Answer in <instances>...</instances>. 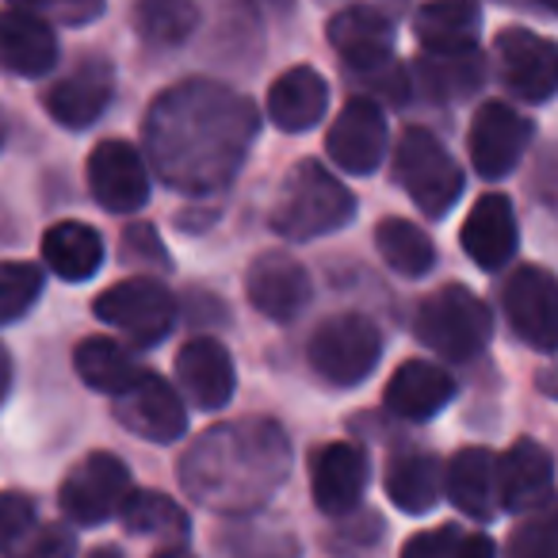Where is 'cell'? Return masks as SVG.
<instances>
[{
	"label": "cell",
	"mask_w": 558,
	"mask_h": 558,
	"mask_svg": "<svg viewBox=\"0 0 558 558\" xmlns=\"http://www.w3.org/2000/svg\"><path fill=\"white\" fill-rule=\"evenodd\" d=\"M356 215V195L318 161H299L283 177L271 207V230L283 241H314L337 233Z\"/></svg>",
	"instance_id": "3957f363"
},
{
	"label": "cell",
	"mask_w": 558,
	"mask_h": 558,
	"mask_svg": "<svg viewBox=\"0 0 558 558\" xmlns=\"http://www.w3.org/2000/svg\"><path fill=\"white\" fill-rule=\"evenodd\" d=\"M256 131L260 116L248 96L218 81H180L149 104L142 138L172 192L207 195L238 177Z\"/></svg>",
	"instance_id": "6da1fadb"
},
{
	"label": "cell",
	"mask_w": 558,
	"mask_h": 558,
	"mask_svg": "<svg viewBox=\"0 0 558 558\" xmlns=\"http://www.w3.org/2000/svg\"><path fill=\"white\" fill-rule=\"evenodd\" d=\"M329 47L341 54L344 70L379 81L395 65V27L372 4H349L329 20Z\"/></svg>",
	"instance_id": "8fae6325"
},
{
	"label": "cell",
	"mask_w": 558,
	"mask_h": 558,
	"mask_svg": "<svg viewBox=\"0 0 558 558\" xmlns=\"http://www.w3.org/2000/svg\"><path fill=\"white\" fill-rule=\"evenodd\" d=\"M4 138H9V119H4V111H0V149H4Z\"/></svg>",
	"instance_id": "bcb514c9"
},
{
	"label": "cell",
	"mask_w": 558,
	"mask_h": 558,
	"mask_svg": "<svg viewBox=\"0 0 558 558\" xmlns=\"http://www.w3.org/2000/svg\"><path fill=\"white\" fill-rule=\"evenodd\" d=\"M326 104L329 85L311 65H291L268 88V119L288 134H303L311 126H318V119L326 116Z\"/></svg>",
	"instance_id": "603a6c76"
},
{
	"label": "cell",
	"mask_w": 558,
	"mask_h": 558,
	"mask_svg": "<svg viewBox=\"0 0 558 558\" xmlns=\"http://www.w3.org/2000/svg\"><path fill=\"white\" fill-rule=\"evenodd\" d=\"M77 535L65 524H35L4 558H73Z\"/></svg>",
	"instance_id": "d590c367"
},
{
	"label": "cell",
	"mask_w": 558,
	"mask_h": 558,
	"mask_svg": "<svg viewBox=\"0 0 558 558\" xmlns=\"http://www.w3.org/2000/svg\"><path fill=\"white\" fill-rule=\"evenodd\" d=\"M96 318L104 326L119 329L131 337L138 349H154L169 337L172 322H177V299L169 295L161 279L154 276H131L119 279L96 299Z\"/></svg>",
	"instance_id": "52a82bcc"
},
{
	"label": "cell",
	"mask_w": 558,
	"mask_h": 558,
	"mask_svg": "<svg viewBox=\"0 0 558 558\" xmlns=\"http://www.w3.org/2000/svg\"><path fill=\"white\" fill-rule=\"evenodd\" d=\"M177 379L184 387V395L195 402V410L207 413L226 410L233 398V387H238L230 352L215 337H195L177 352Z\"/></svg>",
	"instance_id": "d6986e66"
},
{
	"label": "cell",
	"mask_w": 558,
	"mask_h": 558,
	"mask_svg": "<svg viewBox=\"0 0 558 558\" xmlns=\"http://www.w3.org/2000/svg\"><path fill=\"white\" fill-rule=\"evenodd\" d=\"M395 180L428 218H444L463 195V169L425 126H405L395 149Z\"/></svg>",
	"instance_id": "5b68a950"
},
{
	"label": "cell",
	"mask_w": 558,
	"mask_h": 558,
	"mask_svg": "<svg viewBox=\"0 0 558 558\" xmlns=\"http://www.w3.org/2000/svg\"><path fill=\"white\" fill-rule=\"evenodd\" d=\"M154 558H195V555L187 547H165V550H157Z\"/></svg>",
	"instance_id": "7bdbcfd3"
},
{
	"label": "cell",
	"mask_w": 558,
	"mask_h": 558,
	"mask_svg": "<svg viewBox=\"0 0 558 558\" xmlns=\"http://www.w3.org/2000/svg\"><path fill=\"white\" fill-rule=\"evenodd\" d=\"M126 532L134 535H172V539H184L187 517L172 497L154 494V489H131V497L119 509Z\"/></svg>",
	"instance_id": "d6a6232c"
},
{
	"label": "cell",
	"mask_w": 558,
	"mask_h": 558,
	"mask_svg": "<svg viewBox=\"0 0 558 558\" xmlns=\"http://www.w3.org/2000/svg\"><path fill=\"white\" fill-rule=\"evenodd\" d=\"M58 65V35L32 12H0V70L16 77H43Z\"/></svg>",
	"instance_id": "7402d4cb"
},
{
	"label": "cell",
	"mask_w": 558,
	"mask_h": 558,
	"mask_svg": "<svg viewBox=\"0 0 558 558\" xmlns=\"http://www.w3.org/2000/svg\"><path fill=\"white\" fill-rule=\"evenodd\" d=\"M459 543H463V532H459L456 524H440V527H433V532L413 535L402 547V558H456Z\"/></svg>",
	"instance_id": "f35d334b"
},
{
	"label": "cell",
	"mask_w": 558,
	"mask_h": 558,
	"mask_svg": "<svg viewBox=\"0 0 558 558\" xmlns=\"http://www.w3.org/2000/svg\"><path fill=\"white\" fill-rule=\"evenodd\" d=\"M482 12L474 0H428L413 16V35L425 54H451L474 47Z\"/></svg>",
	"instance_id": "484cf974"
},
{
	"label": "cell",
	"mask_w": 558,
	"mask_h": 558,
	"mask_svg": "<svg viewBox=\"0 0 558 558\" xmlns=\"http://www.w3.org/2000/svg\"><path fill=\"white\" fill-rule=\"evenodd\" d=\"M88 192L111 215H134L149 199V172L142 154L123 138H108L88 157Z\"/></svg>",
	"instance_id": "4fadbf2b"
},
{
	"label": "cell",
	"mask_w": 558,
	"mask_h": 558,
	"mask_svg": "<svg viewBox=\"0 0 558 558\" xmlns=\"http://www.w3.org/2000/svg\"><path fill=\"white\" fill-rule=\"evenodd\" d=\"M245 295L256 314L271 322H291L311 303V276L295 256L271 248V253H260L248 264Z\"/></svg>",
	"instance_id": "9a60e30c"
},
{
	"label": "cell",
	"mask_w": 558,
	"mask_h": 558,
	"mask_svg": "<svg viewBox=\"0 0 558 558\" xmlns=\"http://www.w3.org/2000/svg\"><path fill=\"white\" fill-rule=\"evenodd\" d=\"M456 395V383L440 364L405 360L387 383V410L402 421H428Z\"/></svg>",
	"instance_id": "cb8c5ba5"
},
{
	"label": "cell",
	"mask_w": 558,
	"mask_h": 558,
	"mask_svg": "<svg viewBox=\"0 0 558 558\" xmlns=\"http://www.w3.org/2000/svg\"><path fill=\"white\" fill-rule=\"evenodd\" d=\"M527 142H532V123L501 100L482 104L471 123V134H466L471 165H474V172L486 180L509 177L520 157H524Z\"/></svg>",
	"instance_id": "5bb4252c"
},
{
	"label": "cell",
	"mask_w": 558,
	"mask_h": 558,
	"mask_svg": "<svg viewBox=\"0 0 558 558\" xmlns=\"http://www.w3.org/2000/svg\"><path fill=\"white\" fill-rule=\"evenodd\" d=\"M256 4H264V9H276V12L291 9V0H256Z\"/></svg>",
	"instance_id": "ee69618b"
},
{
	"label": "cell",
	"mask_w": 558,
	"mask_h": 558,
	"mask_svg": "<svg viewBox=\"0 0 558 558\" xmlns=\"http://www.w3.org/2000/svg\"><path fill=\"white\" fill-rule=\"evenodd\" d=\"M20 12H32L39 20H58V24H88L104 12V0H12Z\"/></svg>",
	"instance_id": "74e56055"
},
{
	"label": "cell",
	"mask_w": 558,
	"mask_h": 558,
	"mask_svg": "<svg viewBox=\"0 0 558 558\" xmlns=\"http://www.w3.org/2000/svg\"><path fill=\"white\" fill-rule=\"evenodd\" d=\"M73 367H77L81 383L100 395H123L134 379L142 375V367L134 364V356L111 337H85V341L73 349Z\"/></svg>",
	"instance_id": "f1b7e54d"
},
{
	"label": "cell",
	"mask_w": 558,
	"mask_h": 558,
	"mask_svg": "<svg viewBox=\"0 0 558 558\" xmlns=\"http://www.w3.org/2000/svg\"><path fill=\"white\" fill-rule=\"evenodd\" d=\"M501 85L517 100L543 104L558 93V43L527 32V27H505L494 39Z\"/></svg>",
	"instance_id": "30bf717a"
},
{
	"label": "cell",
	"mask_w": 558,
	"mask_h": 558,
	"mask_svg": "<svg viewBox=\"0 0 558 558\" xmlns=\"http://www.w3.org/2000/svg\"><path fill=\"white\" fill-rule=\"evenodd\" d=\"M88 558H123V555H119L116 547H100V550H93Z\"/></svg>",
	"instance_id": "f6af8a7d"
},
{
	"label": "cell",
	"mask_w": 558,
	"mask_h": 558,
	"mask_svg": "<svg viewBox=\"0 0 558 558\" xmlns=\"http://www.w3.org/2000/svg\"><path fill=\"white\" fill-rule=\"evenodd\" d=\"M116 421L149 444H172L184 436L187 410L161 375L142 372L123 395H116Z\"/></svg>",
	"instance_id": "7c38bea8"
},
{
	"label": "cell",
	"mask_w": 558,
	"mask_h": 558,
	"mask_svg": "<svg viewBox=\"0 0 558 558\" xmlns=\"http://www.w3.org/2000/svg\"><path fill=\"white\" fill-rule=\"evenodd\" d=\"M555 482V463L535 440H517L497 459V501L509 512L539 509Z\"/></svg>",
	"instance_id": "44dd1931"
},
{
	"label": "cell",
	"mask_w": 558,
	"mask_h": 558,
	"mask_svg": "<svg viewBox=\"0 0 558 558\" xmlns=\"http://www.w3.org/2000/svg\"><path fill=\"white\" fill-rule=\"evenodd\" d=\"M131 489V471L123 459L108 456V451H93L65 474L58 501L73 524H104V520L119 517Z\"/></svg>",
	"instance_id": "9c48e42d"
},
{
	"label": "cell",
	"mask_w": 558,
	"mask_h": 558,
	"mask_svg": "<svg viewBox=\"0 0 558 558\" xmlns=\"http://www.w3.org/2000/svg\"><path fill=\"white\" fill-rule=\"evenodd\" d=\"M43 295V271L27 260L0 264V326L20 322Z\"/></svg>",
	"instance_id": "836d02e7"
},
{
	"label": "cell",
	"mask_w": 558,
	"mask_h": 558,
	"mask_svg": "<svg viewBox=\"0 0 558 558\" xmlns=\"http://www.w3.org/2000/svg\"><path fill=\"white\" fill-rule=\"evenodd\" d=\"M199 27L195 0H134V32L149 47H180Z\"/></svg>",
	"instance_id": "4dcf8cb0"
},
{
	"label": "cell",
	"mask_w": 558,
	"mask_h": 558,
	"mask_svg": "<svg viewBox=\"0 0 558 558\" xmlns=\"http://www.w3.org/2000/svg\"><path fill=\"white\" fill-rule=\"evenodd\" d=\"M456 558H497V547L489 535H463Z\"/></svg>",
	"instance_id": "ab89813d"
},
{
	"label": "cell",
	"mask_w": 558,
	"mask_h": 558,
	"mask_svg": "<svg viewBox=\"0 0 558 558\" xmlns=\"http://www.w3.org/2000/svg\"><path fill=\"white\" fill-rule=\"evenodd\" d=\"M444 494L451 497L459 512L474 520H494L501 512L497 501V456L486 448H463L456 451L444 466Z\"/></svg>",
	"instance_id": "d4e9b609"
},
{
	"label": "cell",
	"mask_w": 558,
	"mask_h": 558,
	"mask_svg": "<svg viewBox=\"0 0 558 558\" xmlns=\"http://www.w3.org/2000/svg\"><path fill=\"white\" fill-rule=\"evenodd\" d=\"M459 238H463V253L482 271H497L501 264H509L520 241L517 210H512L509 195H482L471 207V215H466Z\"/></svg>",
	"instance_id": "ffe728a7"
},
{
	"label": "cell",
	"mask_w": 558,
	"mask_h": 558,
	"mask_svg": "<svg viewBox=\"0 0 558 558\" xmlns=\"http://www.w3.org/2000/svg\"><path fill=\"white\" fill-rule=\"evenodd\" d=\"M111 93H116V73L100 58H85L73 73L47 88L43 104H47L50 119L65 131H85L108 111Z\"/></svg>",
	"instance_id": "ac0fdd59"
},
{
	"label": "cell",
	"mask_w": 558,
	"mask_h": 558,
	"mask_svg": "<svg viewBox=\"0 0 558 558\" xmlns=\"http://www.w3.org/2000/svg\"><path fill=\"white\" fill-rule=\"evenodd\" d=\"M43 260L65 283H85L104 264V238L88 222H54L43 233Z\"/></svg>",
	"instance_id": "4316f807"
},
{
	"label": "cell",
	"mask_w": 558,
	"mask_h": 558,
	"mask_svg": "<svg viewBox=\"0 0 558 558\" xmlns=\"http://www.w3.org/2000/svg\"><path fill=\"white\" fill-rule=\"evenodd\" d=\"M9 387H12V364H9V352L0 349V402H4Z\"/></svg>",
	"instance_id": "60d3db41"
},
{
	"label": "cell",
	"mask_w": 558,
	"mask_h": 558,
	"mask_svg": "<svg viewBox=\"0 0 558 558\" xmlns=\"http://www.w3.org/2000/svg\"><path fill=\"white\" fill-rule=\"evenodd\" d=\"M413 333L425 349H433L448 364H466V360L482 356V349L494 337V318H489L486 303L474 291L448 283V288L433 291L421 299L417 314H413Z\"/></svg>",
	"instance_id": "277c9868"
},
{
	"label": "cell",
	"mask_w": 558,
	"mask_h": 558,
	"mask_svg": "<svg viewBox=\"0 0 558 558\" xmlns=\"http://www.w3.org/2000/svg\"><path fill=\"white\" fill-rule=\"evenodd\" d=\"M509 558H558V501L532 509L509 539Z\"/></svg>",
	"instance_id": "e575fe53"
},
{
	"label": "cell",
	"mask_w": 558,
	"mask_h": 558,
	"mask_svg": "<svg viewBox=\"0 0 558 558\" xmlns=\"http://www.w3.org/2000/svg\"><path fill=\"white\" fill-rule=\"evenodd\" d=\"M367 456L356 444H326L311 459V494L326 517H349L367 489Z\"/></svg>",
	"instance_id": "e0dca14e"
},
{
	"label": "cell",
	"mask_w": 558,
	"mask_h": 558,
	"mask_svg": "<svg viewBox=\"0 0 558 558\" xmlns=\"http://www.w3.org/2000/svg\"><path fill=\"white\" fill-rule=\"evenodd\" d=\"M539 390L547 398H558V367H550V372L539 375Z\"/></svg>",
	"instance_id": "b9f144b4"
},
{
	"label": "cell",
	"mask_w": 558,
	"mask_h": 558,
	"mask_svg": "<svg viewBox=\"0 0 558 558\" xmlns=\"http://www.w3.org/2000/svg\"><path fill=\"white\" fill-rule=\"evenodd\" d=\"M421 85L436 100H463L482 85V58L474 47L451 50V54H425L421 62Z\"/></svg>",
	"instance_id": "1f68e13d"
},
{
	"label": "cell",
	"mask_w": 558,
	"mask_h": 558,
	"mask_svg": "<svg viewBox=\"0 0 558 558\" xmlns=\"http://www.w3.org/2000/svg\"><path fill=\"white\" fill-rule=\"evenodd\" d=\"M505 322L535 352L558 349V276L539 264H524L505 279Z\"/></svg>",
	"instance_id": "ba28073f"
},
{
	"label": "cell",
	"mask_w": 558,
	"mask_h": 558,
	"mask_svg": "<svg viewBox=\"0 0 558 558\" xmlns=\"http://www.w3.org/2000/svg\"><path fill=\"white\" fill-rule=\"evenodd\" d=\"M383 356V333L364 314H337L311 337V364L329 387H360Z\"/></svg>",
	"instance_id": "8992f818"
},
{
	"label": "cell",
	"mask_w": 558,
	"mask_h": 558,
	"mask_svg": "<svg viewBox=\"0 0 558 558\" xmlns=\"http://www.w3.org/2000/svg\"><path fill=\"white\" fill-rule=\"evenodd\" d=\"M326 149L352 177H367L379 169L383 154H387V119H383L379 104L364 100V96L344 104L326 134Z\"/></svg>",
	"instance_id": "2e32d148"
},
{
	"label": "cell",
	"mask_w": 558,
	"mask_h": 558,
	"mask_svg": "<svg viewBox=\"0 0 558 558\" xmlns=\"http://www.w3.org/2000/svg\"><path fill=\"white\" fill-rule=\"evenodd\" d=\"M375 248L387 260L390 271H398L402 279H421L436 268V248L428 241V233L421 226H413L410 218H383L375 226Z\"/></svg>",
	"instance_id": "f546056e"
},
{
	"label": "cell",
	"mask_w": 558,
	"mask_h": 558,
	"mask_svg": "<svg viewBox=\"0 0 558 558\" xmlns=\"http://www.w3.org/2000/svg\"><path fill=\"white\" fill-rule=\"evenodd\" d=\"M387 497L410 517L428 512L444 494V466L428 451H402L387 463Z\"/></svg>",
	"instance_id": "83f0119b"
},
{
	"label": "cell",
	"mask_w": 558,
	"mask_h": 558,
	"mask_svg": "<svg viewBox=\"0 0 558 558\" xmlns=\"http://www.w3.org/2000/svg\"><path fill=\"white\" fill-rule=\"evenodd\" d=\"M543 4H547L550 12H558V0H543Z\"/></svg>",
	"instance_id": "7dc6e473"
},
{
	"label": "cell",
	"mask_w": 558,
	"mask_h": 558,
	"mask_svg": "<svg viewBox=\"0 0 558 558\" xmlns=\"http://www.w3.org/2000/svg\"><path fill=\"white\" fill-rule=\"evenodd\" d=\"M291 444L271 421H230L195 436L180 456V486L215 512H253L283 486Z\"/></svg>",
	"instance_id": "7a4b0ae2"
},
{
	"label": "cell",
	"mask_w": 558,
	"mask_h": 558,
	"mask_svg": "<svg viewBox=\"0 0 558 558\" xmlns=\"http://www.w3.org/2000/svg\"><path fill=\"white\" fill-rule=\"evenodd\" d=\"M39 524L35 501L27 494H0V555H9L32 527Z\"/></svg>",
	"instance_id": "8d00e7d4"
}]
</instances>
